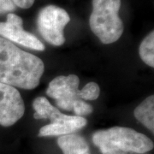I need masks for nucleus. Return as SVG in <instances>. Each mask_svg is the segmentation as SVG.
I'll return each instance as SVG.
<instances>
[{
    "mask_svg": "<svg viewBox=\"0 0 154 154\" xmlns=\"http://www.w3.org/2000/svg\"><path fill=\"white\" fill-rule=\"evenodd\" d=\"M35 119H50L51 123L39 129L38 136H62L76 132L87 125L85 117L67 116L51 105L45 97H38L33 100Z\"/></svg>",
    "mask_w": 154,
    "mask_h": 154,
    "instance_id": "nucleus-4",
    "label": "nucleus"
},
{
    "mask_svg": "<svg viewBox=\"0 0 154 154\" xmlns=\"http://www.w3.org/2000/svg\"><path fill=\"white\" fill-rule=\"evenodd\" d=\"M15 10L16 5L12 0H0V14L11 12Z\"/></svg>",
    "mask_w": 154,
    "mask_h": 154,
    "instance_id": "nucleus-13",
    "label": "nucleus"
},
{
    "mask_svg": "<svg viewBox=\"0 0 154 154\" xmlns=\"http://www.w3.org/2000/svg\"><path fill=\"white\" fill-rule=\"evenodd\" d=\"M83 93V100H95L99 98L100 88L96 82L88 83L82 89Z\"/></svg>",
    "mask_w": 154,
    "mask_h": 154,
    "instance_id": "nucleus-12",
    "label": "nucleus"
},
{
    "mask_svg": "<svg viewBox=\"0 0 154 154\" xmlns=\"http://www.w3.org/2000/svg\"><path fill=\"white\" fill-rule=\"evenodd\" d=\"M93 142L102 154H144L153 149L146 135L124 127H113L94 134Z\"/></svg>",
    "mask_w": 154,
    "mask_h": 154,
    "instance_id": "nucleus-2",
    "label": "nucleus"
},
{
    "mask_svg": "<svg viewBox=\"0 0 154 154\" xmlns=\"http://www.w3.org/2000/svg\"><path fill=\"white\" fill-rule=\"evenodd\" d=\"M25 105L17 88L0 82V125L11 127L22 118Z\"/></svg>",
    "mask_w": 154,
    "mask_h": 154,
    "instance_id": "nucleus-7",
    "label": "nucleus"
},
{
    "mask_svg": "<svg viewBox=\"0 0 154 154\" xmlns=\"http://www.w3.org/2000/svg\"><path fill=\"white\" fill-rule=\"evenodd\" d=\"M134 116L152 133L154 132V96L150 95L134 110Z\"/></svg>",
    "mask_w": 154,
    "mask_h": 154,
    "instance_id": "nucleus-10",
    "label": "nucleus"
},
{
    "mask_svg": "<svg viewBox=\"0 0 154 154\" xmlns=\"http://www.w3.org/2000/svg\"><path fill=\"white\" fill-rule=\"evenodd\" d=\"M80 79L75 75H59L50 82L46 94L56 100L57 106L65 110H73L79 116L91 114L94 108L83 100L79 90Z\"/></svg>",
    "mask_w": 154,
    "mask_h": 154,
    "instance_id": "nucleus-5",
    "label": "nucleus"
},
{
    "mask_svg": "<svg viewBox=\"0 0 154 154\" xmlns=\"http://www.w3.org/2000/svg\"><path fill=\"white\" fill-rule=\"evenodd\" d=\"M69 21L70 17L65 10L55 5H47L38 12L37 27L45 41L60 46L65 42L63 29Z\"/></svg>",
    "mask_w": 154,
    "mask_h": 154,
    "instance_id": "nucleus-6",
    "label": "nucleus"
},
{
    "mask_svg": "<svg viewBox=\"0 0 154 154\" xmlns=\"http://www.w3.org/2000/svg\"><path fill=\"white\" fill-rule=\"evenodd\" d=\"M45 70L43 61L0 37V82L26 90L38 86Z\"/></svg>",
    "mask_w": 154,
    "mask_h": 154,
    "instance_id": "nucleus-1",
    "label": "nucleus"
},
{
    "mask_svg": "<svg viewBox=\"0 0 154 154\" xmlns=\"http://www.w3.org/2000/svg\"><path fill=\"white\" fill-rule=\"evenodd\" d=\"M139 54L146 64L154 67V32L152 31L144 38L139 48Z\"/></svg>",
    "mask_w": 154,
    "mask_h": 154,
    "instance_id": "nucleus-11",
    "label": "nucleus"
},
{
    "mask_svg": "<svg viewBox=\"0 0 154 154\" xmlns=\"http://www.w3.org/2000/svg\"><path fill=\"white\" fill-rule=\"evenodd\" d=\"M121 0H93L89 26L105 45L118 40L123 33V22L118 16Z\"/></svg>",
    "mask_w": 154,
    "mask_h": 154,
    "instance_id": "nucleus-3",
    "label": "nucleus"
},
{
    "mask_svg": "<svg viewBox=\"0 0 154 154\" xmlns=\"http://www.w3.org/2000/svg\"><path fill=\"white\" fill-rule=\"evenodd\" d=\"M14 5L22 9H28L33 5L35 0H12Z\"/></svg>",
    "mask_w": 154,
    "mask_h": 154,
    "instance_id": "nucleus-14",
    "label": "nucleus"
},
{
    "mask_svg": "<svg viewBox=\"0 0 154 154\" xmlns=\"http://www.w3.org/2000/svg\"><path fill=\"white\" fill-rule=\"evenodd\" d=\"M57 145L63 154H90L87 141L77 134L62 135L57 139Z\"/></svg>",
    "mask_w": 154,
    "mask_h": 154,
    "instance_id": "nucleus-9",
    "label": "nucleus"
},
{
    "mask_svg": "<svg viewBox=\"0 0 154 154\" xmlns=\"http://www.w3.org/2000/svg\"><path fill=\"white\" fill-rule=\"evenodd\" d=\"M22 19L14 13L7 15L6 22H0V37L35 51H44V44L33 33L23 29Z\"/></svg>",
    "mask_w": 154,
    "mask_h": 154,
    "instance_id": "nucleus-8",
    "label": "nucleus"
}]
</instances>
